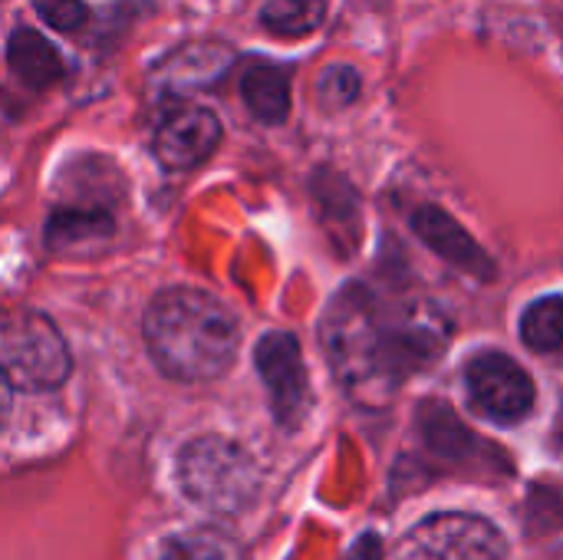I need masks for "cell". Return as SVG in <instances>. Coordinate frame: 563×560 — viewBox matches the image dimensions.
<instances>
[{"label":"cell","instance_id":"cell-1","mask_svg":"<svg viewBox=\"0 0 563 560\" xmlns=\"http://www.w3.org/2000/svg\"><path fill=\"white\" fill-rule=\"evenodd\" d=\"M152 363L181 383H205L228 373L238 356L241 327L211 294L175 287L158 294L142 320Z\"/></svg>","mask_w":563,"mask_h":560},{"label":"cell","instance_id":"cell-2","mask_svg":"<svg viewBox=\"0 0 563 560\" xmlns=\"http://www.w3.org/2000/svg\"><path fill=\"white\" fill-rule=\"evenodd\" d=\"M320 340L340 386L363 406H383L399 386L389 356V323L376 297L346 284L327 307Z\"/></svg>","mask_w":563,"mask_h":560},{"label":"cell","instance_id":"cell-3","mask_svg":"<svg viewBox=\"0 0 563 560\" xmlns=\"http://www.w3.org/2000/svg\"><path fill=\"white\" fill-rule=\"evenodd\" d=\"M178 485L195 505L214 515H238L254 505L261 472L238 442L224 436H198L178 455Z\"/></svg>","mask_w":563,"mask_h":560},{"label":"cell","instance_id":"cell-4","mask_svg":"<svg viewBox=\"0 0 563 560\" xmlns=\"http://www.w3.org/2000/svg\"><path fill=\"white\" fill-rule=\"evenodd\" d=\"M69 370V347L49 317L26 307L0 310V373L10 386L46 393L63 386Z\"/></svg>","mask_w":563,"mask_h":560},{"label":"cell","instance_id":"cell-5","mask_svg":"<svg viewBox=\"0 0 563 560\" xmlns=\"http://www.w3.org/2000/svg\"><path fill=\"white\" fill-rule=\"evenodd\" d=\"M505 535L475 515L445 512L419 521L396 545V560H505Z\"/></svg>","mask_w":563,"mask_h":560},{"label":"cell","instance_id":"cell-6","mask_svg":"<svg viewBox=\"0 0 563 560\" xmlns=\"http://www.w3.org/2000/svg\"><path fill=\"white\" fill-rule=\"evenodd\" d=\"M465 383H468V396L472 406L505 426L521 422L531 409H534V383L531 376L505 353H482L468 363L465 370Z\"/></svg>","mask_w":563,"mask_h":560},{"label":"cell","instance_id":"cell-7","mask_svg":"<svg viewBox=\"0 0 563 560\" xmlns=\"http://www.w3.org/2000/svg\"><path fill=\"white\" fill-rule=\"evenodd\" d=\"M254 363L271 393L274 416L284 426H297L310 406V380H307V366H303L297 337H290L284 330L261 337V343L254 350Z\"/></svg>","mask_w":563,"mask_h":560},{"label":"cell","instance_id":"cell-8","mask_svg":"<svg viewBox=\"0 0 563 560\" xmlns=\"http://www.w3.org/2000/svg\"><path fill=\"white\" fill-rule=\"evenodd\" d=\"M221 142V122L205 106H175L168 109L158 125L152 149L158 162L172 172L201 165Z\"/></svg>","mask_w":563,"mask_h":560},{"label":"cell","instance_id":"cell-9","mask_svg":"<svg viewBox=\"0 0 563 560\" xmlns=\"http://www.w3.org/2000/svg\"><path fill=\"white\" fill-rule=\"evenodd\" d=\"M412 228L426 241V248H432L439 257H445L459 271H465V274H472L478 281L495 277V261L482 251V244L449 211H442L435 205H422L412 215Z\"/></svg>","mask_w":563,"mask_h":560},{"label":"cell","instance_id":"cell-10","mask_svg":"<svg viewBox=\"0 0 563 560\" xmlns=\"http://www.w3.org/2000/svg\"><path fill=\"white\" fill-rule=\"evenodd\" d=\"M112 238V218L102 208H59L46 221V244L59 254H89Z\"/></svg>","mask_w":563,"mask_h":560},{"label":"cell","instance_id":"cell-11","mask_svg":"<svg viewBox=\"0 0 563 560\" xmlns=\"http://www.w3.org/2000/svg\"><path fill=\"white\" fill-rule=\"evenodd\" d=\"M419 426H422V439L429 442V449L442 459H452V462H485V452H498V449H482L478 439L459 422V416L439 403V399H429L419 413Z\"/></svg>","mask_w":563,"mask_h":560},{"label":"cell","instance_id":"cell-12","mask_svg":"<svg viewBox=\"0 0 563 560\" xmlns=\"http://www.w3.org/2000/svg\"><path fill=\"white\" fill-rule=\"evenodd\" d=\"M7 63L13 76L30 89H49L63 79L66 63L53 43H46L36 30H16L7 43Z\"/></svg>","mask_w":563,"mask_h":560},{"label":"cell","instance_id":"cell-13","mask_svg":"<svg viewBox=\"0 0 563 560\" xmlns=\"http://www.w3.org/2000/svg\"><path fill=\"white\" fill-rule=\"evenodd\" d=\"M228 66H231V50L214 46V43H205V46H181V50H175L158 66L155 76L168 89H191V86L214 83Z\"/></svg>","mask_w":563,"mask_h":560},{"label":"cell","instance_id":"cell-14","mask_svg":"<svg viewBox=\"0 0 563 560\" xmlns=\"http://www.w3.org/2000/svg\"><path fill=\"white\" fill-rule=\"evenodd\" d=\"M244 106L267 125H277L290 116V79L271 63H254L241 76Z\"/></svg>","mask_w":563,"mask_h":560},{"label":"cell","instance_id":"cell-15","mask_svg":"<svg viewBox=\"0 0 563 560\" xmlns=\"http://www.w3.org/2000/svg\"><path fill=\"white\" fill-rule=\"evenodd\" d=\"M521 340L534 353H554L563 347V294L534 300L521 314Z\"/></svg>","mask_w":563,"mask_h":560},{"label":"cell","instance_id":"cell-16","mask_svg":"<svg viewBox=\"0 0 563 560\" xmlns=\"http://www.w3.org/2000/svg\"><path fill=\"white\" fill-rule=\"evenodd\" d=\"M327 17V0H267L261 10L264 26L274 36H307Z\"/></svg>","mask_w":563,"mask_h":560},{"label":"cell","instance_id":"cell-17","mask_svg":"<svg viewBox=\"0 0 563 560\" xmlns=\"http://www.w3.org/2000/svg\"><path fill=\"white\" fill-rule=\"evenodd\" d=\"M158 560H238V548L221 531L195 528V531L172 538Z\"/></svg>","mask_w":563,"mask_h":560},{"label":"cell","instance_id":"cell-18","mask_svg":"<svg viewBox=\"0 0 563 560\" xmlns=\"http://www.w3.org/2000/svg\"><path fill=\"white\" fill-rule=\"evenodd\" d=\"M317 96L327 109H343L360 96V73L353 66H327L317 79Z\"/></svg>","mask_w":563,"mask_h":560},{"label":"cell","instance_id":"cell-19","mask_svg":"<svg viewBox=\"0 0 563 560\" xmlns=\"http://www.w3.org/2000/svg\"><path fill=\"white\" fill-rule=\"evenodd\" d=\"M30 3H33V10H36L53 30H59V33L79 30V26L86 23V17H89V10H86L82 0H30Z\"/></svg>","mask_w":563,"mask_h":560},{"label":"cell","instance_id":"cell-20","mask_svg":"<svg viewBox=\"0 0 563 560\" xmlns=\"http://www.w3.org/2000/svg\"><path fill=\"white\" fill-rule=\"evenodd\" d=\"M350 560H383V545H379V538H376V535H363V538L356 541Z\"/></svg>","mask_w":563,"mask_h":560},{"label":"cell","instance_id":"cell-21","mask_svg":"<svg viewBox=\"0 0 563 560\" xmlns=\"http://www.w3.org/2000/svg\"><path fill=\"white\" fill-rule=\"evenodd\" d=\"M10 409H13V386H10V380L0 373V426H7Z\"/></svg>","mask_w":563,"mask_h":560},{"label":"cell","instance_id":"cell-22","mask_svg":"<svg viewBox=\"0 0 563 560\" xmlns=\"http://www.w3.org/2000/svg\"><path fill=\"white\" fill-rule=\"evenodd\" d=\"M551 560H563V548L561 551H554V554H551Z\"/></svg>","mask_w":563,"mask_h":560}]
</instances>
